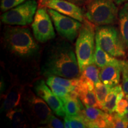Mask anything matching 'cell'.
<instances>
[{
  "label": "cell",
  "mask_w": 128,
  "mask_h": 128,
  "mask_svg": "<svg viewBox=\"0 0 128 128\" xmlns=\"http://www.w3.org/2000/svg\"><path fill=\"white\" fill-rule=\"evenodd\" d=\"M40 70L41 74L48 77L54 76L77 78L81 75L73 47L64 39H58L49 44L44 54Z\"/></svg>",
  "instance_id": "obj_1"
},
{
  "label": "cell",
  "mask_w": 128,
  "mask_h": 128,
  "mask_svg": "<svg viewBox=\"0 0 128 128\" xmlns=\"http://www.w3.org/2000/svg\"><path fill=\"white\" fill-rule=\"evenodd\" d=\"M1 40L8 54L23 61L34 60L39 54V44L28 28L5 27Z\"/></svg>",
  "instance_id": "obj_2"
},
{
  "label": "cell",
  "mask_w": 128,
  "mask_h": 128,
  "mask_svg": "<svg viewBox=\"0 0 128 128\" xmlns=\"http://www.w3.org/2000/svg\"><path fill=\"white\" fill-rule=\"evenodd\" d=\"M84 17L96 26L114 24L118 21L119 10L113 0H87Z\"/></svg>",
  "instance_id": "obj_3"
},
{
  "label": "cell",
  "mask_w": 128,
  "mask_h": 128,
  "mask_svg": "<svg viewBox=\"0 0 128 128\" xmlns=\"http://www.w3.org/2000/svg\"><path fill=\"white\" fill-rule=\"evenodd\" d=\"M96 26L85 18L76 43V54L80 72L87 65L94 63Z\"/></svg>",
  "instance_id": "obj_4"
},
{
  "label": "cell",
  "mask_w": 128,
  "mask_h": 128,
  "mask_svg": "<svg viewBox=\"0 0 128 128\" xmlns=\"http://www.w3.org/2000/svg\"><path fill=\"white\" fill-rule=\"evenodd\" d=\"M21 106L30 124L34 126L46 125L53 114L45 101L30 90L24 92Z\"/></svg>",
  "instance_id": "obj_5"
},
{
  "label": "cell",
  "mask_w": 128,
  "mask_h": 128,
  "mask_svg": "<svg viewBox=\"0 0 128 128\" xmlns=\"http://www.w3.org/2000/svg\"><path fill=\"white\" fill-rule=\"evenodd\" d=\"M96 41L112 56L122 58L126 55V44L120 32L113 26H96Z\"/></svg>",
  "instance_id": "obj_6"
},
{
  "label": "cell",
  "mask_w": 128,
  "mask_h": 128,
  "mask_svg": "<svg viewBox=\"0 0 128 128\" xmlns=\"http://www.w3.org/2000/svg\"><path fill=\"white\" fill-rule=\"evenodd\" d=\"M38 8L36 0H26L1 15L3 23L11 26H24L33 22Z\"/></svg>",
  "instance_id": "obj_7"
},
{
  "label": "cell",
  "mask_w": 128,
  "mask_h": 128,
  "mask_svg": "<svg viewBox=\"0 0 128 128\" xmlns=\"http://www.w3.org/2000/svg\"><path fill=\"white\" fill-rule=\"evenodd\" d=\"M58 34L64 39L73 42L79 34L82 23L76 19L47 8Z\"/></svg>",
  "instance_id": "obj_8"
},
{
  "label": "cell",
  "mask_w": 128,
  "mask_h": 128,
  "mask_svg": "<svg viewBox=\"0 0 128 128\" xmlns=\"http://www.w3.org/2000/svg\"><path fill=\"white\" fill-rule=\"evenodd\" d=\"M50 16L46 8L40 7L36 11L32 28L37 40L40 43L48 42L55 38V33Z\"/></svg>",
  "instance_id": "obj_9"
},
{
  "label": "cell",
  "mask_w": 128,
  "mask_h": 128,
  "mask_svg": "<svg viewBox=\"0 0 128 128\" xmlns=\"http://www.w3.org/2000/svg\"><path fill=\"white\" fill-rule=\"evenodd\" d=\"M39 4L40 7L54 10L81 23L85 20L84 12L80 6L67 0H39Z\"/></svg>",
  "instance_id": "obj_10"
},
{
  "label": "cell",
  "mask_w": 128,
  "mask_h": 128,
  "mask_svg": "<svg viewBox=\"0 0 128 128\" xmlns=\"http://www.w3.org/2000/svg\"><path fill=\"white\" fill-rule=\"evenodd\" d=\"M33 89L36 95L45 101L51 110L57 116L60 117L65 116V110L62 100L49 88L44 80H39L37 81L34 83Z\"/></svg>",
  "instance_id": "obj_11"
},
{
  "label": "cell",
  "mask_w": 128,
  "mask_h": 128,
  "mask_svg": "<svg viewBox=\"0 0 128 128\" xmlns=\"http://www.w3.org/2000/svg\"><path fill=\"white\" fill-rule=\"evenodd\" d=\"M80 115L84 118L88 128H102L110 127L111 114L100 108L84 107Z\"/></svg>",
  "instance_id": "obj_12"
},
{
  "label": "cell",
  "mask_w": 128,
  "mask_h": 128,
  "mask_svg": "<svg viewBox=\"0 0 128 128\" xmlns=\"http://www.w3.org/2000/svg\"><path fill=\"white\" fill-rule=\"evenodd\" d=\"M94 85L88 82L84 78L80 76L77 78V84L76 92L80 100L86 107L98 108V104L96 97Z\"/></svg>",
  "instance_id": "obj_13"
},
{
  "label": "cell",
  "mask_w": 128,
  "mask_h": 128,
  "mask_svg": "<svg viewBox=\"0 0 128 128\" xmlns=\"http://www.w3.org/2000/svg\"><path fill=\"white\" fill-rule=\"evenodd\" d=\"M123 60H118L114 63L103 67L100 71V79L103 84L112 88L120 83L122 70Z\"/></svg>",
  "instance_id": "obj_14"
},
{
  "label": "cell",
  "mask_w": 128,
  "mask_h": 128,
  "mask_svg": "<svg viewBox=\"0 0 128 128\" xmlns=\"http://www.w3.org/2000/svg\"><path fill=\"white\" fill-rule=\"evenodd\" d=\"M64 103L66 116L79 115L83 108L84 104L78 97L76 90L72 91L65 97L60 98Z\"/></svg>",
  "instance_id": "obj_15"
},
{
  "label": "cell",
  "mask_w": 128,
  "mask_h": 128,
  "mask_svg": "<svg viewBox=\"0 0 128 128\" xmlns=\"http://www.w3.org/2000/svg\"><path fill=\"white\" fill-rule=\"evenodd\" d=\"M24 92V89L21 87H17L11 88L5 96L1 107V111L7 113L10 110L18 108L19 105L22 104Z\"/></svg>",
  "instance_id": "obj_16"
},
{
  "label": "cell",
  "mask_w": 128,
  "mask_h": 128,
  "mask_svg": "<svg viewBox=\"0 0 128 128\" xmlns=\"http://www.w3.org/2000/svg\"><path fill=\"white\" fill-rule=\"evenodd\" d=\"M6 116L15 128H27L30 125L29 120L22 107H18L7 112Z\"/></svg>",
  "instance_id": "obj_17"
},
{
  "label": "cell",
  "mask_w": 128,
  "mask_h": 128,
  "mask_svg": "<svg viewBox=\"0 0 128 128\" xmlns=\"http://www.w3.org/2000/svg\"><path fill=\"white\" fill-rule=\"evenodd\" d=\"M122 91V86L119 84L111 88L109 92L106 97L102 110L110 114L115 112L118 94Z\"/></svg>",
  "instance_id": "obj_18"
},
{
  "label": "cell",
  "mask_w": 128,
  "mask_h": 128,
  "mask_svg": "<svg viewBox=\"0 0 128 128\" xmlns=\"http://www.w3.org/2000/svg\"><path fill=\"white\" fill-rule=\"evenodd\" d=\"M120 33L126 46L128 48V1L124 2L118 13Z\"/></svg>",
  "instance_id": "obj_19"
},
{
  "label": "cell",
  "mask_w": 128,
  "mask_h": 128,
  "mask_svg": "<svg viewBox=\"0 0 128 128\" xmlns=\"http://www.w3.org/2000/svg\"><path fill=\"white\" fill-rule=\"evenodd\" d=\"M94 63L98 68L103 67L114 63L118 60L116 58L112 56L103 50L97 42L96 41V49L94 52Z\"/></svg>",
  "instance_id": "obj_20"
},
{
  "label": "cell",
  "mask_w": 128,
  "mask_h": 128,
  "mask_svg": "<svg viewBox=\"0 0 128 128\" xmlns=\"http://www.w3.org/2000/svg\"><path fill=\"white\" fill-rule=\"evenodd\" d=\"M100 71L95 63L88 65L84 68L81 72L80 76L84 78L88 82L94 85L101 81L100 79Z\"/></svg>",
  "instance_id": "obj_21"
},
{
  "label": "cell",
  "mask_w": 128,
  "mask_h": 128,
  "mask_svg": "<svg viewBox=\"0 0 128 128\" xmlns=\"http://www.w3.org/2000/svg\"><path fill=\"white\" fill-rule=\"evenodd\" d=\"M64 124L65 128H86L87 124L84 118L81 115L66 116L64 118Z\"/></svg>",
  "instance_id": "obj_22"
},
{
  "label": "cell",
  "mask_w": 128,
  "mask_h": 128,
  "mask_svg": "<svg viewBox=\"0 0 128 128\" xmlns=\"http://www.w3.org/2000/svg\"><path fill=\"white\" fill-rule=\"evenodd\" d=\"M111 88L103 84L102 81H100L95 85L94 90H95L96 97L98 104V108L102 109L106 97H107Z\"/></svg>",
  "instance_id": "obj_23"
},
{
  "label": "cell",
  "mask_w": 128,
  "mask_h": 128,
  "mask_svg": "<svg viewBox=\"0 0 128 128\" xmlns=\"http://www.w3.org/2000/svg\"><path fill=\"white\" fill-rule=\"evenodd\" d=\"M77 78H66L61 76H48L47 80L62 85L64 87L71 90L72 91H74L76 90L77 84Z\"/></svg>",
  "instance_id": "obj_24"
},
{
  "label": "cell",
  "mask_w": 128,
  "mask_h": 128,
  "mask_svg": "<svg viewBox=\"0 0 128 128\" xmlns=\"http://www.w3.org/2000/svg\"><path fill=\"white\" fill-rule=\"evenodd\" d=\"M46 84L50 87L53 92L57 96H58L60 98L65 97V96L72 92L70 88H68L58 84V83L51 81L50 80H46Z\"/></svg>",
  "instance_id": "obj_25"
},
{
  "label": "cell",
  "mask_w": 128,
  "mask_h": 128,
  "mask_svg": "<svg viewBox=\"0 0 128 128\" xmlns=\"http://www.w3.org/2000/svg\"><path fill=\"white\" fill-rule=\"evenodd\" d=\"M124 91L118 94L115 112L120 116H124L126 113L128 107V101L126 100Z\"/></svg>",
  "instance_id": "obj_26"
},
{
  "label": "cell",
  "mask_w": 128,
  "mask_h": 128,
  "mask_svg": "<svg viewBox=\"0 0 128 128\" xmlns=\"http://www.w3.org/2000/svg\"><path fill=\"white\" fill-rule=\"evenodd\" d=\"M110 120V128H126L127 122L124 120L122 116H120L118 113H111Z\"/></svg>",
  "instance_id": "obj_27"
},
{
  "label": "cell",
  "mask_w": 128,
  "mask_h": 128,
  "mask_svg": "<svg viewBox=\"0 0 128 128\" xmlns=\"http://www.w3.org/2000/svg\"><path fill=\"white\" fill-rule=\"evenodd\" d=\"M26 1V0H1V12H7L9 10L22 4Z\"/></svg>",
  "instance_id": "obj_28"
},
{
  "label": "cell",
  "mask_w": 128,
  "mask_h": 128,
  "mask_svg": "<svg viewBox=\"0 0 128 128\" xmlns=\"http://www.w3.org/2000/svg\"><path fill=\"white\" fill-rule=\"evenodd\" d=\"M122 74L123 91L126 94H128V60H124Z\"/></svg>",
  "instance_id": "obj_29"
},
{
  "label": "cell",
  "mask_w": 128,
  "mask_h": 128,
  "mask_svg": "<svg viewBox=\"0 0 128 128\" xmlns=\"http://www.w3.org/2000/svg\"><path fill=\"white\" fill-rule=\"evenodd\" d=\"M46 126L48 128H65V124H64L62 122L56 118L55 116L52 115L48 120L47 124Z\"/></svg>",
  "instance_id": "obj_30"
},
{
  "label": "cell",
  "mask_w": 128,
  "mask_h": 128,
  "mask_svg": "<svg viewBox=\"0 0 128 128\" xmlns=\"http://www.w3.org/2000/svg\"><path fill=\"white\" fill-rule=\"evenodd\" d=\"M67 1H70V2L80 6V7H81V6H84L87 0H67Z\"/></svg>",
  "instance_id": "obj_31"
},
{
  "label": "cell",
  "mask_w": 128,
  "mask_h": 128,
  "mask_svg": "<svg viewBox=\"0 0 128 128\" xmlns=\"http://www.w3.org/2000/svg\"><path fill=\"white\" fill-rule=\"evenodd\" d=\"M114 2L118 5H120L122 4H124V2H128V0H113Z\"/></svg>",
  "instance_id": "obj_32"
},
{
  "label": "cell",
  "mask_w": 128,
  "mask_h": 128,
  "mask_svg": "<svg viewBox=\"0 0 128 128\" xmlns=\"http://www.w3.org/2000/svg\"><path fill=\"white\" fill-rule=\"evenodd\" d=\"M122 117H123V118H124V120H125L126 122H128V113H126V114H124V116H122Z\"/></svg>",
  "instance_id": "obj_33"
},
{
  "label": "cell",
  "mask_w": 128,
  "mask_h": 128,
  "mask_svg": "<svg viewBox=\"0 0 128 128\" xmlns=\"http://www.w3.org/2000/svg\"><path fill=\"white\" fill-rule=\"evenodd\" d=\"M125 97H126V100H127V101H128V107H127V109H126V113H128V94H126Z\"/></svg>",
  "instance_id": "obj_34"
},
{
  "label": "cell",
  "mask_w": 128,
  "mask_h": 128,
  "mask_svg": "<svg viewBox=\"0 0 128 128\" xmlns=\"http://www.w3.org/2000/svg\"><path fill=\"white\" fill-rule=\"evenodd\" d=\"M126 128H128V122H127V126H126Z\"/></svg>",
  "instance_id": "obj_35"
}]
</instances>
